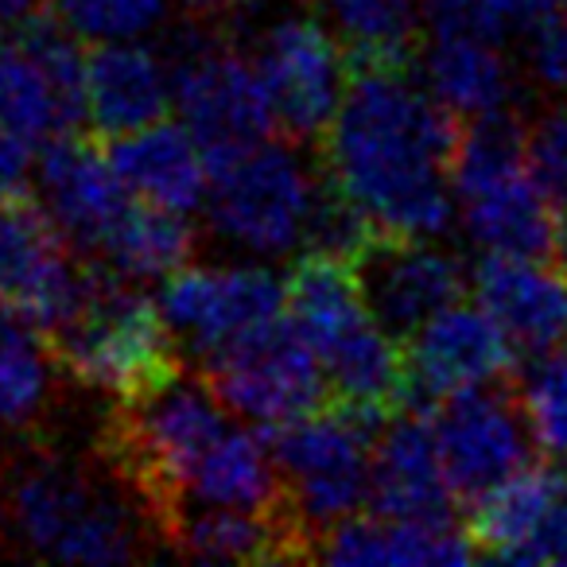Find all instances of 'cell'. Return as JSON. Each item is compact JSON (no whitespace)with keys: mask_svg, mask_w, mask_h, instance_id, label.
<instances>
[{"mask_svg":"<svg viewBox=\"0 0 567 567\" xmlns=\"http://www.w3.org/2000/svg\"><path fill=\"white\" fill-rule=\"evenodd\" d=\"M203 378L237 420L265 432L308 416L327 396L323 365L288 316L206 358Z\"/></svg>","mask_w":567,"mask_h":567,"instance_id":"9","label":"cell"},{"mask_svg":"<svg viewBox=\"0 0 567 567\" xmlns=\"http://www.w3.org/2000/svg\"><path fill=\"white\" fill-rule=\"evenodd\" d=\"M159 311L175 342L206 362L280 323L284 280L260 265H187L164 280Z\"/></svg>","mask_w":567,"mask_h":567,"instance_id":"11","label":"cell"},{"mask_svg":"<svg viewBox=\"0 0 567 567\" xmlns=\"http://www.w3.org/2000/svg\"><path fill=\"white\" fill-rule=\"evenodd\" d=\"M385 420L331 401L323 409L268 432V451L284 482V497L296 517L319 536L354 517L370 502L373 440Z\"/></svg>","mask_w":567,"mask_h":567,"instance_id":"5","label":"cell"},{"mask_svg":"<svg viewBox=\"0 0 567 567\" xmlns=\"http://www.w3.org/2000/svg\"><path fill=\"white\" fill-rule=\"evenodd\" d=\"M24 311L0 303V427L24 432L51 409L55 393V347Z\"/></svg>","mask_w":567,"mask_h":567,"instance_id":"27","label":"cell"},{"mask_svg":"<svg viewBox=\"0 0 567 567\" xmlns=\"http://www.w3.org/2000/svg\"><path fill=\"white\" fill-rule=\"evenodd\" d=\"M252 66L265 82L276 128L288 141H323L350 86V59L327 24L284 17L257 35Z\"/></svg>","mask_w":567,"mask_h":567,"instance_id":"10","label":"cell"},{"mask_svg":"<svg viewBox=\"0 0 567 567\" xmlns=\"http://www.w3.org/2000/svg\"><path fill=\"white\" fill-rule=\"evenodd\" d=\"M94 257L125 280H167L172 272L190 265L195 257V229L187 226V214L164 210L133 198L117 226L105 234Z\"/></svg>","mask_w":567,"mask_h":567,"instance_id":"26","label":"cell"},{"mask_svg":"<svg viewBox=\"0 0 567 567\" xmlns=\"http://www.w3.org/2000/svg\"><path fill=\"white\" fill-rule=\"evenodd\" d=\"M471 288L520 354H544L567 342V272L556 260L486 252L471 272Z\"/></svg>","mask_w":567,"mask_h":567,"instance_id":"18","label":"cell"},{"mask_svg":"<svg viewBox=\"0 0 567 567\" xmlns=\"http://www.w3.org/2000/svg\"><path fill=\"white\" fill-rule=\"evenodd\" d=\"M183 4L190 12H198V17H229V12H237L249 0H183Z\"/></svg>","mask_w":567,"mask_h":567,"instance_id":"35","label":"cell"},{"mask_svg":"<svg viewBox=\"0 0 567 567\" xmlns=\"http://www.w3.org/2000/svg\"><path fill=\"white\" fill-rule=\"evenodd\" d=\"M110 159L128 195L164 210L190 214L206 203L210 156L183 121H152L136 133L113 136Z\"/></svg>","mask_w":567,"mask_h":567,"instance_id":"22","label":"cell"},{"mask_svg":"<svg viewBox=\"0 0 567 567\" xmlns=\"http://www.w3.org/2000/svg\"><path fill=\"white\" fill-rule=\"evenodd\" d=\"M323 17L347 51L350 71H412L424 55V12L416 0H323Z\"/></svg>","mask_w":567,"mask_h":567,"instance_id":"25","label":"cell"},{"mask_svg":"<svg viewBox=\"0 0 567 567\" xmlns=\"http://www.w3.org/2000/svg\"><path fill=\"white\" fill-rule=\"evenodd\" d=\"M412 393L447 401L466 389L502 385L513 373V342L482 308H466L463 300L432 316L409 342Z\"/></svg>","mask_w":567,"mask_h":567,"instance_id":"17","label":"cell"},{"mask_svg":"<svg viewBox=\"0 0 567 567\" xmlns=\"http://www.w3.org/2000/svg\"><path fill=\"white\" fill-rule=\"evenodd\" d=\"M551 260L567 272V218H556V241H551Z\"/></svg>","mask_w":567,"mask_h":567,"instance_id":"36","label":"cell"},{"mask_svg":"<svg viewBox=\"0 0 567 567\" xmlns=\"http://www.w3.org/2000/svg\"><path fill=\"white\" fill-rule=\"evenodd\" d=\"M257 4H292V0H257Z\"/></svg>","mask_w":567,"mask_h":567,"instance_id":"37","label":"cell"},{"mask_svg":"<svg viewBox=\"0 0 567 567\" xmlns=\"http://www.w3.org/2000/svg\"><path fill=\"white\" fill-rule=\"evenodd\" d=\"M455 210L482 252L551 257L556 210L525 152V128L509 110L474 117L455 152Z\"/></svg>","mask_w":567,"mask_h":567,"instance_id":"4","label":"cell"},{"mask_svg":"<svg viewBox=\"0 0 567 567\" xmlns=\"http://www.w3.org/2000/svg\"><path fill=\"white\" fill-rule=\"evenodd\" d=\"M172 110V66L141 40H97L86 51V121L97 136H125Z\"/></svg>","mask_w":567,"mask_h":567,"instance_id":"21","label":"cell"},{"mask_svg":"<svg viewBox=\"0 0 567 567\" xmlns=\"http://www.w3.org/2000/svg\"><path fill=\"white\" fill-rule=\"evenodd\" d=\"M43 9V0H0V24H24Z\"/></svg>","mask_w":567,"mask_h":567,"instance_id":"34","label":"cell"},{"mask_svg":"<svg viewBox=\"0 0 567 567\" xmlns=\"http://www.w3.org/2000/svg\"><path fill=\"white\" fill-rule=\"evenodd\" d=\"M513 396L536 451L548 458H567V350L556 347L533 354Z\"/></svg>","mask_w":567,"mask_h":567,"instance_id":"28","label":"cell"},{"mask_svg":"<svg viewBox=\"0 0 567 567\" xmlns=\"http://www.w3.org/2000/svg\"><path fill=\"white\" fill-rule=\"evenodd\" d=\"M156 536L187 559H218V564L316 559V536L296 517L292 505L241 509V505L183 502L156 520Z\"/></svg>","mask_w":567,"mask_h":567,"instance_id":"15","label":"cell"},{"mask_svg":"<svg viewBox=\"0 0 567 567\" xmlns=\"http://www.w3.org/2000/svg\"><path fill=\"white\" fill-rule=\"evenodd\" d=\"M90 272L71 252L48 206L32 198L0 203V303L24 311L43 331H55L82 300Z\"/></svg>","mask_w":567,"mask_h":567,"instance_id":"12","label":"cell"},{"mask_svg":"<svg viewBox=\"0 0 567 567\" xmlns=\"http://www.w3.org/2000/svg\"><path fill=\"white\" fill-rule=\"evenodd\" d=\"M424 86L447 105L455 117H486L509 110L513 66L502 51V40L466 28H432L424 43Z\"/></svg>","mask_w":567,"mask_h":567,"instance_id":"23","label":"cell"},{"mask_svg":"<svg viewBox=\"0 0 567 567\" xmlns=\"http://www.w3.org/2000/svg\"><path fill=\"white\" fill-rule=\"evenodd\" d=\"M455 489L443 471L440 440L427 412L409 409L381 424L373 440L370 505L373 513L424 525H455Z\"/></svg>","mask_w":567,"mask_h":567,"instance_id":"16","label":"cell"},{"mask_svg":"<svg viewBox=\"0 0 567 567\" xmlns=\"http://www.w3.org/2000/svg\"><path fill=\"white\" fill-rule=\"evenodd\" d=\"M133 280L117 272H90L82 300L63 323L51 331L59 370L79 385L133 401L144 389L179 370L175 334L167 327L159 300L128 288Z\"/></svg>","mask_w":567,"mask_h":567,"instance_id":"3","label":"cell"},{"mask_svg":"<svg viewBox=\"0 0 567 567\" xmlns=\"http://www.w3.org/2000/svg\"><path fill=\"white\" fill-rule=\"evenodd\" d=\"M35 179H40L48 214L86 252H97L105 234L117 226V218L133 203L110 152H102L94 141H86L79 133L43 141L40 175Z\"/></svg>","mask_w":567,"mask_h":567,"instance_id":"19","label":"cell"},{"mask_svg":"<svg viewBox=\"0 0 567 567\" xmlns=\"http://www.w3.org/2000/svg\"><path fill=\"white\" fill-rule=\"evenodd\" d=\"M55 9L86 40H141L159 28L167 0H55Z\"/></svg>","mask_w":567,"mask_h":567,"instance_id":"29","label":"cell"},{"mask_svg":"<svg viewBox=\"0 0 567 567\" xmlns=\"http://www.w3.org/2000/svg\"><path fill=\"white\" fill-rule=\"evenodd\" d=\"M319 179L292 148L260 141L210 164L206 214L234 249L249 257H284L308 241Z\"/></svg>","mask_w":567,"mask_h":567,"instance_id":"6","label":"cell"},{"mask_svg":"<svg viewBox=\"0 0 567 567\" xmlns=\"http://www.w3.org/2000/svg\"><path fill=\"white\" fill-rule=\"evenodd\" d=\"M478 556L474 540L455 525H424L373 513V517H347L319 536L316 559L347 567L378 564H466Z\"/></svg>","mask_w":567,"mask_h":567,"instance_id":"24","label":"cell"},{"mask_svg":"<svg viewBox=\"0 0 567 567\" xmlns=\"http://www.w3.org/2000/svg\"><path fill=\"white\" fill-rule=\"evenodd\" d=\"M525 35L528 71L536 74V82L556 94H567V0H556Z\"/></svg>","mask_w":567,"mask_h":567,"instance_id":"31","label":"cell"},{"mask_svg":"<svg viewBox=\"0 0 567 567\" xmlns=\"http://www.w3.org/2000/svg\"><path fill=\"white\" fill-rule=\"evenodd\" d=\"M432 424L435 440H440L443 471L463 502H478L486 489L513 478L520 466H528L536 447L517 409V396L505 393L502 385L447 396L440 401Z\"/></svg>","mask_w":567,"mask_h":567,"instance_id":"13","label":"cell"},{"mask_svg":"<svg viewBox=\"0 0 567 567\" xmlns=\"http://www.w3.org/2000/svg\"><path fill=\"white\" fill-rule=\"evenodd\" d=\"M354 268L373 319L401 342H409L432 316L463 300L471 280L455 252L440 249L435 237L381 234L354 260Z\"/></svg>","mask_w":567,"mask_h":567,"instance_id":"14","label":"cell"},{"mask_svg":"<svg viewBox=\"0 0 567 567\" xmlns=\"http://www.w3.org/2000/svg\"><path fill=\"white\" fill-rule=\"evenodd\" d=\"M133 489L102 471L63 455H40L17 471L4 494V520L17 544L55 564H128L148 540V509H136ZM156 528V525H152Z\"/></svg>","mask_w":567,"mask_h":567,"instance_id":"2","label":"cell"},{"mask_svg":"<svg viewBox=\"0 0 567 567\" xmlns=\"http://www.w3.org/2000/svg\"><path fill=\"white\" fill-rule=\"evenodd\" d=\"M544 564H567V505L559 509L556 525L548 533V544H544Z\"/></svg>","mask_w":567,"mask_h":567,"instance_id":"33","label":"cell"},{"mask_svg":"<svg viewBox=\"0 0 567 567\" xmlns=\"http://www.w3.org/2000/svg\"><path fill=\"white\" fill-rule=\"evenodd\" d=\"M458 117L396 66L350 71V86L323 136L327 175L381 234L440 237L455 218Z\"/></svg>","mask_w":567,"mask_h":567,"instance_id":"1","label":"cell"},{"mask_svg":"<svg viewBox=\"0 0 567 567\" xmlns=\"http://www.w3.org/2000/svg\"><path fill=\"white\" fill-rule=\"evenodd\" d=\"M525 152L556 218H567V110L536 121L525 133Z\"/></svg>","mask_w":567,"mask_h":567,"instance_id":"30","label":"cell"},{"mask_svg":"<svg viewBox=\"0 0 567 567\" xmlns=\"http://www.w3.org/2000/svg\"><path fill=\"white\" fill-rule=\"evenodd\" d=\"M172 105L195 133L206 156L226 159L268 141L276 128L265 82L252 59L218 35V28L198 24L172 48Z\"/></svg>","mask_w":567,"mask_h":567,"instance_id":"7","label":"cell"},{"mask_svg":"<svg viewBox=\"0 0 567 567\" xmlns=\"http://www.w3.org/2000/svg\"><path fill=\"white\" fill-rule=\"evenodd\" d=\"M567 505V478L551 463H528L502 486L471 502L466 536L478 556L509 564H544V544Z\"/></svg>","mask_w":567,"mask_h":567,"instance_id":"20","label":"cell"},{"mask_svg":"<svg viewBox=\"0 0 567 567\" xmlns=\"http://www.w3.org/2000/svg\"><path fill=\"white\" fill-rule=\"evenodd\" d=\"M0 121L32 144L86 121V51L59 9H40L0 40Z\"/></svg>","mask_w":567,"mask_h":567,"instance_id":"8","label":"cell"},{"mask_svg":"<svg viewBox=\"0 0 567 567\" xmlns=\"http://www.w3.org/2000/svg\"><path fill=\"white\" fill-rule=\"evenodd\" d=\"M35 179V156L32 141L20 136L17 128H9L0 121V203H12V198H28Z\"/></svg>","mask_w":567,"mask_h":567,"instance_id":"32","label":"cell"}]
</instances>
